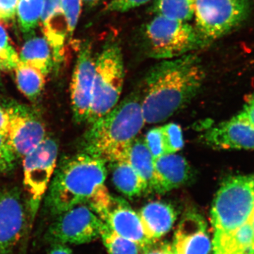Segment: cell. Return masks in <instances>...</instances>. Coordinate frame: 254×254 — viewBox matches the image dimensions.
I'll list each match as a JSON object with an SVG mask.
<instances>
[{"label":"cell","instance_id":"cell-1","mask_svg":"<svg viewBox=\"0 0 254 254\" xmlns=\"http://www.w3.org/2000/svg\"><path fill=\"white\" fill-rule=\"evenodd\" d=\"M204 78L194 53L156 64L147 73L140 96L145 124L163 123L178 113L196 95Z\"/></svg>","mask_w":254,"mask_h":254},{"label":"cell","instance_id":"cell-2","mask_svg":"<svg viewBox=\"0 0 254 254\" xmlns=\"http://www.w3.org/2000/svg\"><path fill=\"white\" fill-rule=\"evenodd\" d=\"M106 163L87 153L64 159L50 182L46 205L56 215L86 204L103 218L112 195L105 186Z\"/></svg>","mask_w":254,"mask_h":254},{"label":"cell","instance_id":"cell-3","mask_svg":"<svg viewBox=\"0 0 254 254\" xmlns=\"http://www.w3.org/2000/svg\"><path fill=\"white\" fill-rule=\"evenodd\" d=\"M145 124L139 95H129L90 124L82 142L83 153L106 163L125 159Z\"/></svg>","mask_w":254,"mask_h":254},{"label":"cell","instance_id":"cell-4","mask_svg":"<svg viewBox=\"0 0 254 254\" xmlns=\"http://www.w3.org/2000/svg\"><path fill=\"white\" fill-rule=\"evenodd\" d=\"M254 213V175L227 177L212 203L213 230L211 254H220L240 229L252 222Z\"/></svg>","mask_w":254,"mask_h":254},{"label":"cell","instance_id":"cell-5","mask_svg":"<svg viewBox=\"0 0 254 254\" xmlns=\"http://www.w3.org/2000/svg\"><path fill=\"white\" fill-rule=\"evenodd\" d=\"M125 75L121 47L115 40H108L95 58L93 94L87 120L88 123H93L118 104Z\"/></svg>","mask_w":254,"mask_h":254},{"label":"cell","instance_id":"cell-6","mask_svg":"<svg viewBox=\"0 0 254 254\" xmlns=\"http://www.w3.org/2000/svg\"><path fill=\"white\" fill-rule=\"evenodd\" d=\"M150 57L159 60L180 58L209 46L194 25L155 16L145 27Z\"/></svg>","mask_w":254,"mask_h":254},{"label":"cell","instance_id":"cell-7","mask_svg":"<svg viewBox=\"0 0 254 254\" xmlns=\"http://www.w3.org/2000/svg\"><path fill=\"white\" fill-rule=\"evenodd\" d=\"M250 10L251 0H195L193 25L210 46L245 22Z\"/></svg>","mask_w":254,"mask_h":254},{"label":"cell","instance_id":"cell-8","mask_svg":"<svg viewBox=\"0 0 254 254\" xmlns=\"http://www.w3.org/2000/svg\"><path fill=\"white\" fill-rule=\"evenodd\" d=\"M105 222L86 204L68 209L57 216L46 232L52 244L83 245L100 237Z\"/></svg>","mask_w":254,"mask_h":254},{"label":"cell","instance_id":"cell-9","mask_svg":"<svg viewBox=\"0 0 254 254\" xmlns=\"http://www.w3.org/2000/svg\"><path fill=\"white\" fill-rule=\"evenodd\" d=\"M58 145L46 137L36 148L23 157V183L30 196L33 213L48 191L58 160Z\"/></svg>","mask_w":254,"mask_h":254},{"label":"cell","instance_id":"cell-10","mask_svg":"<svg viewBox=\"0 0 254 254\" xmlns=\"http://www.w3.org/2000/svg\"><path fill=\"white\" fill-rule=\"evenodd\" d=\"M95 71V58L88 42L82 43L73 70L70 98L73 118L78 123L88 120L91 108Z\"/></svg>","mask_w":254,"mask_h":254},{"label":"cell","instance_id":"cell-11","mask_svg":"<svg viewBox=\"0 0 254 254\" xmlns=\"http://www.w3.org/2000/svg\"><path fill=\"white\" fill-rule=\"evenodd\" d=\"M9 123L5 136L17 157L23 158L46 138V130L34 114L21 107L7 108Z\"/></svg>","mask_w":254,"mask_h":254},{"label":"cell","instance_id":"cell-12","mask_svg":"<svg viewBox=\"0 0 254 254\" xmlns=\"http://www.w3.org/2000/svg\"><path fill=\"white\" fill-rule=\"evenodd\" d=\"M24 205L16 189L0 188V254H11L22 237Z\"/></svg>","mask_w":254,"mask_h":254},{"label":"cell","instance_id":"cell-13","mask_svg":"<svg viewBox=\"0 0 254 254\" xmlns=\"http://www.w3.org/2000/svg\"><path fill=\"white\" fill-rule=\"evenodd\" d=\"M203 141L218 150H254V125L240 114L210 127Z\"/></svg>","mask_w":254,"mask_h":254},{"label":"cell","instance_id":"cell-14","mask_svg":"<svg viewBox=\"0 0 254 254\" xmlns=\"http://www.w3.org/2000/svg\"><path fill=\"white\" fill-rule=\"evenodd\" d=\"M180 254H211L208 224L200 214L189 212L179 223L173 244Z\"/></svg>","mask_w":254,"mask_h":254},{"label":"cell","instance_id":"cell-15","mask_svg":"<svg viewBox=\"0 0 254 254\" xmlns=\"http://www.w3.org/2000/svg\"><path fill=\"white\" fill-rule=\"evenodd\" d=\"M102 220L115 233L136 243L141 251L153 243L145 236L138 213L126 200L112 196Z\"/></svg>","mask_w":254,"mask_h":254},{"label":"cell","instance_id":"cell-16","mask_svg":"<svg viewBox=\"0 0 254 254\" xmlns=\"http://www.w3.org/2000/svg\"><path fill=\"white\" fill-rule=\"evenodd\" d=\"M154 191L165 193L183 186L190 180L191 172L186 159L177 153L155 159Z\"/></svg>","mask_w":254,"mask_h":254},{"label":"cell","instance_id":"cell-17","mask_svg":"<svg viewBox=\"0 0 254 254\" xmlns=\"http://www.w3.org/2000/svg\"><path fill=\"white\" fill-rule=\"evenodd\" d=\"M145 236L152 242H158L173 228L177 213L171 205L165 202L153 201L145 205L138 212Z\"/></svg>","mask_w":254,"mask_h":254},{"label":"cell","instance_id":"cell-18","mask_svg":"<svg viewBox=\"0 0 254 254\" xmlns=\"http://www.w3.org/2000/svg\"><path fill=\"white\" fill-rule=\"evenodd\" d=\"M125 159L134 169L146 187L153 192L155 186V159L150 154L143 138H136L128 147Z\"/></svg>","mask_w":254,"mask_h":254},{"label":"cell","instance_id":"cell-19","mask_svg":"<svg viewBox=\"0 0 254 254\" xmlns=\"http://www.w3.org/2000/svg\"><path fill=\"white\" fill-rule=\"evenodd\" d=\"M20 61L38 70L46 76L53 67V52L46 38L30 37L18 55Z\"/></svg>","mask_w":254,"mask_h":254},{"label":"cell","instance_id":"cell-20","mask_svg":"<svg viewBox=\"0 0 254 254\" xmlns=\"http://www.w3.org/2000/svg\"><path fill=\"white\" fill-rule=\"evenodd\" d=\"M114 185L121 193L128 197L139 196L148 193L141 177L126 159L110 163Z\"/></svg>","mask_w":254,"mask_h":254},{"label":"cell","instance_id":"cell-21","mask_svg":"<svg viewBox=\"0 0 254 254\" xmlns=\"http://www.w3.org/2000/svg\"><path fill=\"white\" fill-rule=\"evenodd\" d=\"M14 71L18 90L30 100L38 98L44 89L46 75L20 60Z\"/></svg>","mask_w":254,"mask_h":254},{"label":"cell","instance_id":"cell-22","mask_svg":"<svg viewBox=\"0 0 254 254\" xmlns=\"http://www.w3.org/2000/svg\"><path fill=\"white\" fill-rule=\"evenodd\" d=\"M195 0H154L155 16L190 22L194 16Z\"/></svg>","mask_w":254,"mask_h":254},{"label":"cell","instance_id":"cell-23","mask_svg":"<svg viewBox=\"0 0 254 254\" xmlns=\"http://www.w3.org/2000/svg\"><path fill=\"white\" fill-rule=\"evenodd\" d=\"M44 0H19L16 14L24 36L30 38L38 26L43 12Z\"/></svg>","mask_w":254,"mask_h":254},{"label":"cell","instance_id":"cell-24","mask_svg":"<svg viewBox=\"0 0 254 254\" xmlns=\"http://www.w3.org/2000/svg\"><path fill=\"white\" fill-rule=\"evenodd\" d=\"M100 237L109 254H140L141 252L136 243L115 233L105 223Z\"/></svg>","mask_w":254,"mask_h":254},{"label":"cell","instance_id":"cell-25","mask_svg":"<svg viewBox=\"0 0 254 254\" xmlns=\"http://www.w3.org/2000/svg\"><path fill=\"white\" fill-rule=\"evenodd\" d=\"M19 61L18 53L10 43L7 32L0 23V70L11 71Z\"/></svg>","mask_w":254,"mask_h":254},{"label":"cell","instance_id":"cell-26","mask_svg":"<svg viewBox=\"0 0 254 254\" xmlns=\"http://www.w3.org/2000/svg\"><path fill=\"white\" fill-rule=\"evenodd\" d=\"M165 154L177 153L183 148V133L181 127L175 123H168L161 127Z\"/></svg>","mask_w":254,"mask_h":254},{"label":"cell","instance_id":"cell-27","mask_svg":"<svg viewBox=\"0 0 254 254\" xmlns=\"http://www.w3.org/2000/svg\"><path fill=\"white\" fill-rule=\"evenodd\" d=\"M82 0H61L62 9L68 26V40L72 38L81 14Z\"/></svg>","mask_w":254,"mask_h":254},{"label":"cell","instance_id":"cell-28","mask_svg":"<svg viewBox=\"0 0 254 254\" xmlns=\"http://www.w3.org/2000/svg\"><path fill=\"white\" fill-rule=\"evenodd\" d=\"M143 141L153 158L157 159L165 155L161 127H154L147 132Z\"/></svg>","mask_w":254,"mask_h":254},{"label":"cell","instance_id":"cell-29","mask_svg":"<svg viewBox=\"0 0 254 254\" xmlns=\"http://www.w3.org/2000/svg\"><path fill=\"white\" fill-rule=\"evenodd\" d=\"M17 155L5 135L0 133V174L11 171L16 165Z\"/></svg>","mask_w":254,"mask_h":254},{"label":"cell","instance_id":"cell-30","mask_svg":"<svg viewBox=\"0 0 254 254\" xmlns=\"http://www.w3.org/2000/svg\"><path fill=\"white\" fill-rule=\"evenodd\" d=\"M150 0H111L105 11L107 12L123 13L135 9L149 2Z\"/></svg>","mask_w":254,"mask_h":254},{"label":"cell","instance_id":"cell-31","mask_svg":"<svg viewBox=\"0 0 254 254\" xmlns=\"http://www.w3.org/2000/svg\"><path fill=\"white\" fill-rule=\"evenodd\" d=\"M19 0H0V20L9 21L14 17Z\"/></svg>","mask_w":254,"mask_h":254},{"label":"cell","instance_id":"cell-32","mask_svg":"<svg viewBox=\"0 0 254 254\" xmlns=\"http://www.w3.org/2000/svg\"><path fill=\"white\" fill-rule=\"evenodd\" d=\"M157 242H153L144 250L141 251L143 254H168L169 243L162 242L161 244H156Z\"/></svg>","mask_w":254,"mask_h":254},{"label":"cell","instance_id":"cell-33","mask_svg":"<svg viewBox=\"0 0 254 254\" xmlns=\"http://www.w3.org/2000/svg\"><path fill=\"white\" fill-rule=\"evenodd\" d=\"M239 114L254 125V94L249 98L244 105L243 109Z\"/></svg>","mask_w":254,"mask_h":254},{"label":"cell","instance_id":"cell-34","mask_svg":"<svg viewBox=\"0 0 254 254\" xmlns=\"http://www.w3.org/2000/svg\"><path fill=\"white\" fill-rule=\"evenodd\" d=\"M48 254H73L72 251L64 244H53Z\"/></svg>","mask_w":254,"mask_h":254},{"label":"cell","instance_id":"cell-35","mask_svg":"<svg viewBox=\"0 0 254 254\" xmlns=\"http://www.w3.org/2000/svg\"><path fill=\"white\" fill-rule=\"evenodd\" d=\"M9 123V113L7 108L0 107V133L5 134Z\"/></svg>","mask_w":254,"mask_h":254},{"label":"cell","instance_id":"cell-36","mask_svg":"<svg viewBox=\"0 0 254 254\" xmlns=\"http://www.w3.org/2000/svg\"><path fill=\"white\" fill-rule=\"evenodd\" d=\"M103 0H82L83 3H84L86 6L88 7H93V6H96L101 2Z\"/></svg>","mask_w":254,"mask_h":254},{"label":"cell","instance_id":"cell-37","mask_svg":"<svg viewBox=\"0 0 254 254\" xmlns=\"http://www.w3.org/2000/svg\"><path fill=\"white\" fill-rule=\"evenodd\" d=\"M168 254H180L175 250V247H173V244H169L168 245Z\"/></svg>","mask_w":254,"mask_h":254},{"label":"cell","instance_id":"cell-38","mask_svg":"<svg viewBox=\"0 0 254 254\" xmlns=\"http://www.w3.org/2000/svg\"><path fill=\"white\" fill-rule=\"evenodd\" d=\"M252 227H253L254 231L253 254H254V213L253 215V218H252Z\"/></svg>","mask_w":254,"mask_h":254},{"label":"cell","instance_id":"cell-39","mask_svg":"<svg viewBox=\"0 0 254 254\" xmlns=\"http://www.w3.org/2000/svg\"><path fill=\"white\" fill-rule=\"evenodd\" d=\"M0 71H1V70H0Z\"/></svg>","mask_w":254,"mask_h":254}]
</instances>
